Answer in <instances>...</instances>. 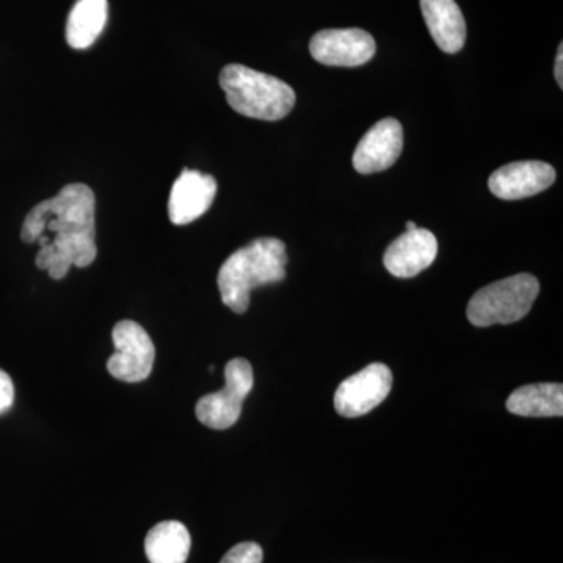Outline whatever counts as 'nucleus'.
<instances>
[{"label": "nucleus", "instance_id": "obj_1", "mask_svg": "<svg viewBox=\"0 0 563 563\" xmlns=\"http://www.w3.org/2000/svg\"><path fill=\"white\" fill-rule=\"evenodd\" d=\"M24 243H40L36 266L60 280L70 266L87 268L98 257L96 196L85 184H69L33 207L22 224Z\"/></svg>", "mask_w": 563, "mask_h": 563}, {"label": "nucleus", "instance_id": "obj_2", "mask_svg": "<svg viewBox=\"0 0 563 563\" xmlns=\"http://www.w3.org/2000/svg\"><path fill=\"white\" fill-rule=\"evenodd\" d=\"M287 263V246L279 239L263 236L240 247L222 263L218 273L222 302L235 313H246L251 291L284 280Z\"/></svg>", "mask_w": 563, "mask_h": 563}, {"label": "nucleus", "instance_id": "obj_3", "mask_svg": "<svg viewBox=\"0 0 563 563\" xmlns=\"http://www.w3.org/2000/svg\"><path fill=\"white\" fill-rule=\"evenodd\" d=\"M220 85L229 106L254 120H284L296 103V92L290 85L236 63L222 68Z\"/></svg>", "mask_w": 563, "mask_h": 563}, {"label": "nucleus", "instance_id": "obj_4", "mask_svg": "<svg viewBox=\"0 0 563 563\" xmlns=\"http://www.w3.org/2000/svg\"><path fill=\"white\" fill-rule=\"evenodd\" d=\"M540 292V284L532 274L521 273L493 282L470 299L466 318L476 328L512 324L531 312Z\"/></svg>", "mask_w": 563, "mask_h": 563}, {"label": "nucleus", "instance_id": "obj_5", "mask_svg": "<svg viewBox=\"0 0 563 563\" xmlns=\"http://www.w3.org/2000/svg\"><path fill=\"white\" fill-rule=\"evenodd\" d=\"M225 387L202 396L196 404V417L217 431L232 428L242 417L243 401L254 388V372L246 358H233L225 365Z\"/></svg>", "mask_w": 563, "mask_h": 563}, {"label": "nucleus", "instance_id": "obj_6", "mask_svg": "<svg viewBox=\"0 0 563 563\" xmlns=\"http://www.w3.org/2000/svg\"><path fill=\"white\" fill-rule=\"evenodd\" d=\"M113 355L107 369L114 379L124 383H143L151 376L155 362V346L150 333L139 322L124 320L113 328Z\"/></svg>", "mask_w": 563, "mask_h": 563}, {"label": "nucleus", "instance_id": "obj_7", "mask_svg": "<svg viewBox=\"0 0 563 563\" xmlns=\"http://www.w3.org/2000/svg\"><path fill=\"white\" fill-rule=\"evenodd\" d=\"M391 385V369L384 363H372L340 384L333 406L344 418L362 417L387 399Z\"/></svg>", "mask_w": 563, "mask_h": 563}, {"label": "nucleus", "instance_id": "obj_8", "mask_svg": "<svg viewBox=\"0 0 563 563\" xmlns=\"http://www.w3.org/2000/svg\"><path fill=\"white\" fill-rule=\"evenodd\" d=\"M310 54L321 65L355 68L372 60L376 41L362 29H329L314 33Z\"/></svg>", "mask_w": 563, "mask_h": 563}, {"label": "nucleus", "instance_id": "obj_9", "mask_svg": "<svg viewBox=\"0 0 563 563\" xmlns=\"http://www.w3.org/2000/svg\"><path fill=\"white\" fill-rule=\"evenodd\" d=\"M555 169L539 161L514 162L496 169L488 179V188L496 198L518 201L539 195L555 181Z\"/></svg>", "mask_w": 563, "mask_h": 563}, {"label": "nucleus", "instance_id": "obj_10", "mask_svg": "<svg viewBox=\"0 0 563 563\" xmlns=\"http://www.w3.org/2000/svg\"><path fill=\"white\" fill-rule=\"evenodd\" d=\"M404 146L401 122L387 118L374 124L354 151L352 165L361 174H374L391 168Z\"/></svg>", "mask_w": 563, "mask_h": 563}, {"label": "nucleus", "instance_id": "obj_11", "mask_svg": "<svg viewBox=\"0 0 563 563\" xmlns=\"http://www.w3.org/2000/svg\"><path fill=\"white\" fill-rule=\"evenodd\" d=\"M217 179L210 174L184 169L174 181L168 217L174 225H187L207 213L217 198Z\"/></svg>", "mask_w": 563, "mask_h": 563}, {"label": "nucleus", "instance_id": "obj_12", "mask_svg": "<svg viewBox=\"0 0 563 563\" xmlns=\"http://www.w3.org/2000/svg\"><path fill=\"white\" fill-rule=\"evenodd\" d=\"M439 243L428 229L407 231L387 247L384 265L391 276L410 279L428 269L435 261Z\"/></svg>", "mask_w": 563, "mask_h": 563}, {"label": "nucleus", "instance_id": "obj_13", "mask_svg": "<svg viewBox=\"0 0 563 563\" xmlns=\"http://www.w3.org/2000/svg\"><path fill=\"white\" fill-rule=\"evenodd\" d=\"M422 18L437 46L457 54L465 46L466 22L455 0H420Z\"/></svg>", "mask_w": 563, "mask_h": 563}, {"label": "nucleus", "instance_id": "obj_14", "mask_svg": "<svg viewBox=\"0 0 563 563\" xmlns=\"http://www.w3.org/2000/svg\"><path fill=\"white\" fill-rule=\"evenodd\" d=\"M109 20L107 0H77L66 21V41L73 49L84 51L101 36Z\"/></svg>", "mask_w": 563, "mask_h": 563}, {"label": "nucleus", "instance_id": "obj_15", "mask_svg": "<svg viewBox=\"0 0 563 563\" xmlns=\"http://www.w3.org/2000/svg\"><path fill=\"white\" fill-rule=\"evenodd\" d=\"M507 410L518 417L551 418L563 415L562 384H532L517 388L507 398Z\"/></svg>", "mask_w": 563, "mask_h": 563}, {"label": "nucleus", "instance_id": "obj_16", "mask_svg": "<svg viewBox=\"0 0 563 563\" xmlns=\"http://www.w3.org/2000/svg\"><path fill=\"white\" fill-rule=\"evenodd\" d=\"M190 550V532L179 521L154 526L144 540V551L151 563H185Z\"/></svg>", "mask_w": 563, "mask_h": 563}, {"label": "nucleus", "instance_id": "obj_17", "mask_svg": "<svg viewBox=\"0 0 563 563\" xmlns=\"http://www.w3.org/2000/svg\"><path fill=\"white\" fill-rule=\"evenodd\" d=\"M263 550L261 544L243 542L233 547L220 563H262Z\"/></svg>", "mask_w": 563, "mask_h": 563}, {"label": "nucleus", "instance_id": "obj_18", "mask_svg": "<svg viewBox=\"0 0 563 563\" xmlns=\"http://www.w3.org/2000/svg\"><path fill=\"white\" fill-rule=\"evenodd\" d=\"M14 402V385L9 374L0 369V413H5Z\"/></svg>", "mask_w": 563, "mask_h": 563}, {"label": "nucleus", "instance_id": "obj_19", "mask_svg": "<svg viewBox=\"0 0 563 563\" xmlns=\"http://www.w3.org/2000/svg\"><path fill=\"white\" fill-rule=\"evenodd\" d=\"M554 77L559 87L563 88V44L559 46L558 57H555Z\"/></svg>", "mask_w": 563, "mask_h": 563}, {"label": "nucleus", "instance_id": "obj_20", "mask_svg": "<svg viewBox=\"0 0 563 563\" xmlns=\"http://www.w3.org/2000/svg\"><path fill=\"white\" fill-rule=\"evenodd\" d=\"M406 228H407V231H415V229H417V224H415L413 221H409V222H407Z\"/></svg>", "mask_w": 563, "mask_h": 563}]
</instances>
